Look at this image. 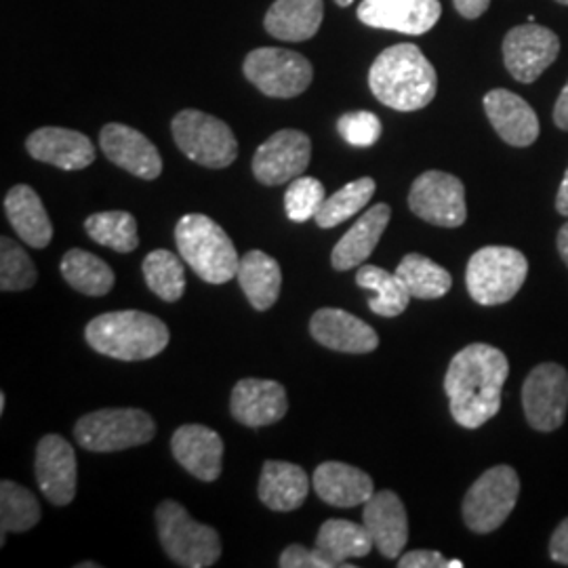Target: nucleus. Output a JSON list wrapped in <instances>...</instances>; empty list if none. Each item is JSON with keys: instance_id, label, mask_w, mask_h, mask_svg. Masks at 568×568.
Instances as JSON below:
<instances>
[{"instance_id": "nucleus-15", "label": "nucleus", "mask_w": 568, "mask_h": 568, "mask_svg": "<svg viewBox=\"0 0 568 568\" xmlns=\"http://www.w3.org/2000/svg\"><path fill=\"white\" fill-rule=\"evenodd\" d=\"M440 16V0H363L358 4V20L365 26L410 37L429 32Z\"/></svg>"}, {"instance_id": "nucleus-42", "label": "nucleus", "mask_w": 568, "mask_h": 568, "mask_svg": "<svg viewBox=\"0 0 568 568\" xmlns=\"http://www.w3.org/2000/svg\"><path fill=\"white\" fill-rule=\"evenodd\" d=\"M398 567L400 568H447L448 560L438 554V551H432V549H415V551H408L403 554L398 558Z\"/></svg>"}, {"instance_id": "nucleus-35", "label": "nucleus", "mask_w": 568, "mask_h": 568, "mask_svg": "<svg viewBox=\"0 0 568 568\" xmlns=\"http://www.w3.org/2000/svg\"><path fill=\"white\" fill-rule=\"evenodd\" d=\"M143 278L154 295L166 304H175L185 291V270L183 262L166 248H156L143 260Z\"/></svg>"}, {"instance_id": "nucleus-8", "label": "nucleus", "mask_w": 568, "mask_h": 568, "mask_svg": "<svg viewBox=\"0 0 568 568\" xmlns=\"http://www.w3.org/2000/svg\"><path fill=\"white\" fill-rule=\"evenodd\" d=\"M171 131L183 154L206 169H225L239 156L232 129L201 110H182L171 122Z\"/></svg>"}, {"instance_id": "nucleus-11", "label": "nucleus", "mask_w": 568, "mask_h": 568, "mask_svg": "<svg viewBox=\"0 0 568 568\" xmlns=\"http://www.w3.org/2000/svg\"><path fill=\"white\" fill-rule=\"evenodd\" d=\"M408 206L427 224L459 227L467 220L466 187L450 173L426 171L410 185Z\"/></svg>"}, {"instance_id": "nucleus-37", "label": "nucleus", "mask_w": 568, "mask_h": 568, "mask_svg": "<svg viewBox=\"0 0 568 568\" xmlns=\"http://www.w3.org/2000/svg\"><path fill=\"white\" fill-rule=\"evenodd\" d=\"M377 185L371 178H361L356 182L347 183L342 190H337L333 196L326 199L325 204L321 206L318 215L314 217L318 227L328 230L344 224L345 220L354 217L365 209L368 201L373 199Z\"/></svg>"}, {"instance_id": "nucleus-10", "label": "nucleus", "mask_w": 568, "mask_h": 568, "mask_svg": "<svg viewBox=\"0 0 568 568\" xmlns=\"http://www.w3.org/2000/svg\"><path fill=\"white\" fill-rule=\"evenodd\" d=\"M243 72L264 95L276 100L302 95L314 79V68L302 53L278 47L251 51L244 60Z\"/></svg>"}, {"instance_id": "nucleus-24", "label": "nucleus", "mask_w": 568, "mask_h": 568, "mask_svg": "<svg viewBox=\"0 0 568 568\" xmlns=\"http://www.w3.org/2000/svg\"><path fill=\"white\" fill-rule=\"evenodd\" d=\"M312 485L316 495L333 508H356L365 506L375 495L371 476L342 462H326L316 467Z\"/></svg>"}, {"instance_id": "nucleus-26", "label": "nucleus", "mask_w": 568, "mask_h": 568, "mask_svg": "<svg viewBox=\"0 0 568 568\" xmlns=\"http://www.w3.org/2000/svg\"><path fill=\"white\" fill-rule=\"evenodd\" d=\"M4 213L16 234L32 248H44L53 239V224L41 196L30 185H16L4 196Z\"/></svg>"}, {"instance_id": "nucleus-52", "label": "nucleus", "mask_w": 568, "mask_h": 568, "mask_svg": "<svg viewBox=\"0 0 568 568\" xmlns=\"http://www.w3.org/2000/svg\"><path fill=\"white\" fill-rule=\"evenodd\" d=\"M556 2H560V4H567L568 7V0H556Z\"/></svg>"}, {"instance_id": "nucleus-17", "label": "nucleus", "mask_w": 568, "mask_h": 568, "mask_svg": "<svg viewBox=\"0 0 568 568\" xmlns=\"http://www.w3.org/2000/svg\"><path fill=\"white\" fill-rule=\"evenodd\" d=\"M100 145L110 163L121 166L135 178L150 182L163 173L161 152L133 126H126L121 122L105 124L100 133Z\"/></svg>"}, {"instance_id": "nucleus-50", "label": "nucleus", "mask_w": 568, "mask_h": 568, "mask_svg": "<svg viewBox=\"0 0 568 568\" xmlns=\"http://www.w3.org/2000/svg\"><path fill=\"white\" fill-rule=\"evenodd\" d=\"M339 7H349L354 0H335Z\"/></svg>"}, {"instance_id": "nucleus-44", "label": "nucleus", "mask_w": 568, "mask_h": 568, "mask_svg": "<svg viewBox=\"0 0 568 568\" xmlns=\"http://www.w3.org/2000/svg\"><path fill=\"white\" fill-rule=\"evenodd\" d=\"M457 13L466 20H478L483 13H487L490 0H453Z\"/></svg>"}, {"instance_id": "nucleus-22", "label": "nucleus", "mask_w": 568, "mask_h": 568, "mask_svg": "<svg viewBox=\"0 0 568 568\" xmlns=\"http://www.w3.org/2000/svg\"><path fill=\"white\" fill-rule=\"evenodd\" d=\"M26 150L34 161L53 164L61 171H81L95 161V148L87 135L61 126L37 129L28 140Z\"/></svg>"}, {"instance_id": "nucleus-6", "label": "nucleus", "mask_w": 568, "mask_h": 568, "mask_svg": "<svg viewBox=\"0 0 568 568\" xmlns=\"http://www.w3.org/2000/svg\"><path fill=\"white\" fill-rule=\"evenodd\" d=\"M528 260L511 246H483L467 262L469 297L480 305L508 304L527 281Z\"/></svg>"}, {"instance_id": "nucleus-14", "label": "nucleus", "mask_w": 568, "mask_h": 568, "mask_svg": "<svg viewBox=\"0 0 568 568\" xmlns=\"http://www.w3.org/2000/svg\"><path fill=\"white\" fill-rule=\"evenodd\" d=\"M312 161V142L304 131L283 129L265 140L253 156L255 180L264 185H283L302 178Z\"/></svg>"}, {"instance_id": "nucleus-36", "label": "nucleus", "mask_w": 568, "mask_h": 568, "mask_svg": "<svg viewBox=\"0 0 568 568\" xmlns=\"http://www.w3.org/2000/svg\"><path fill=\"white\" fill-rule=\"evenodd\" d=\"M87 234L116 253H133L140 246L138 220L126 211H103L87 217Z\"/></svg>"}, {"instance_id": "nucleus-30", "label": "nucleus", "mask_w": 568, "mask_h": 568, "mask_svg": "<svg viewBox=\"0 0 568 568\" xmlns=\"http://www.w3.org/2000/svg\"><path fill=\"white\" fill-rule=\"evenodd\" d=\"M316 548L325 554L328 560L335 562L337 568H352L345 560L349 558H365L375 548L365 525H356L349 520H326L318 530Z\"/></svg>"}, {"instance_id": "nucleus-23", "label": "nucleus", "mask_w": 568, "mask_h": 568, "mask_svg": "<svg viewBox=\"0 0 568 568\" xmlns=\"http://www.w3.org/2000/svg\"><path fill=\"white\" fill-rule=\"evenodd\" d=\"M485 112L493 129L514 148H527L539 138V119L520 95L508 89H493L485 95Z\"/></svg>"}, {"instance_id": "nucleus-47", "label": "nucleus", "mask_w": 568, "mask_h": 568, "mask_svg": "<svg viewBox=\"0 0 568 568\" xmlns=\"http://www.w3.org/2000/svg\"><path fill=\"white\" fill-rule=\"evenodd\" d=\"M556 244H558V253H560L562 262L568 265V217L567 224L562 225V227H560V232H558Z\"/></svg>"}, {"instance_id": "nucleus-5", "label": "nucleus", "mask_w": 568, "mask_h": 568, "mask_svg": "<svg viewBox=\"0 0 568 568\" xmlns=\"http://www.w3.org/2000/svg\"><path fill=\"white\" fill-rule=\"evenodd\" d=\"M156 528L166 556L180 567H213L222 556L217 530L194 520L178 501H163L156 508Z\"/></svg>"}, {"instance_id": "nucleus-48", "label": "nucleus", "mask_w": 568, "mask_h": 568, "mask_svg": "<svg viewBox=\"0 0 568 568\" xmlns=\"http://www.w3.org/2000/svg\"><path fill=\"white\" fill-rule=\"evenodd\" d=\"M447 568H464V562L462 560H448Z\"/></svg>"}, {"instance_id": "nucleus-49", "label": "nucleus", "mask_w": 568, "mask_h": 568, "mask_svg": "<svg viewBox=\"0 0 568 568\" xmlns=\"http://www.w3.org/2000/svg\"><path fill=\"white\" fill-rule=\"evenodd\" d=\"M4 406H7V396L0 394V413H4Z\"/></svg>"}, {"instance_id": "nucleus-19", "label": "nucleus", "mask_w": 568, "mask_h": 568, "mask_svg": "<svg viewBox=\"0 0 568 568\" xmlns=\"http://www.w3.org/2000/svg\"><path fill=\"white\" fill-rule=\"evenodd\" d=\"M288 410L286 389L272 379H241L230 398L232 417L246 427L274 426Z\"/></svg>"}, {"instance_id": "nucleus-20", "label": "nucleus", "mask_w": 568, "mask_h": 568, "mask_svg": "<svg viewBox=\"0 0 568 568\" xmlns=\"http://www.w3.org/2000/svg\"><path fill=\"white\" fill-rule=\"evenodd\" d=\"M363 525L382 556L389 560L403 556L408 541V518L405 504L394 490H379L366 501Z\"/></svg>"}, {"instance_id": "nucleus-3", "label": "nucleus", "mask_w": 568, "mask_h": 568, "mask_svg": "<svg viewBox=\"0 0 568 568\" xmlns=\"http://www.w3.org/2000/svg\"><path fill=\"white\" fill-rule=\"evenodd\" d=\"M87 344L108 358L135 363L159 356L169 345V328L161 318L140 310L108 312L84 328Z\"/></svg>"}, {"instance_id": "nucleus-29", "label": "nucleus", "mask_w": 568, "mask_h": 568, "mask_svg": "<svg viewBox=\"0 0 568 568\" xmlns=\"http://www.w3.org/2000/svg\"><path fill=\"white\" fill-rule=\"evenodd\" d=\"M241 288L255 310L265 312L278 302L283 272L281 265L264 251H248L241 257L239 274H236Z\"/></svg>"}, {"instance_id": "nucleus-1", "label": "nucleus", "mask_w": 568, "mask_h": 568, "mask_svg": "<svg viewBox=\"0 0 568 568\" xmlns=\"http://www.w3.org/2000/svg\"><path fill=\"white\" fill-rule=\"evenodd\" d=\"M508 375V356L495 345L471 344L457 352L445 375L453 419L467 429L485 426L501 408Z\"/></svg>"}, {"instance_id": "nucleus-18", "label": "nucleus", "mask_w": 568, "mask_h": 568, "mask_svg": "<svg viewBox=\"0 0 568 568\" xmlns=\"http://www.w3.org/2000/svg\"><path fill=\"white\" fill-rule=\"evenodd\" d=\"M171 450L178 464L203 483H215L224 466V440L222 436L201 424L178 427L171 438Z\"/></svg>"}, {"instance_id": "nucleus-7", "label": "nucleus", "mask_w": 568, "mask_h": 568, "mask_svg": "<svg viewBox=\"0 0 568 568\" xmlns=\"http://www.w3.org/2000/svg\"><path fill=\"white\" fill-rule=\"evenodd\" d=\"M74 436L84 450L116 453L148 445L156 436V424L142 408H102L81 417Z\"/></svg>"}, {"instance_id": "nucleus-51", "label": "nucleus", "mask_w": 568, "mask_h": 568, "mask_svg": "<svg viewBox=\"0 0 568 568\" xmlns=\"http://www.w3.org/2000/svg\"><path fill=\"white\" fill-rule=\"evenodd\" d=\"M79 567H81V568H91V567L98 568V567H100V565H95V562H84V565H79Z\"/></svg>"}, {"instance_id": "nucleus-34", "label": "nucleus", "mask_w": 568, "mask_h": 568, "mask_svg": "<svg viewBox=\"0 0 568 568\" xmlns=\"http://www.w3.org/2000/svg\"><path fill=\"white\" fill-rule=\"evenodd\" d=\"M42 509L39 499L13 480H2L0 485V527L2 544L7 532H26L41 523Z\"/></svg>"}, {"instance_id": "nucleus-4", "label": "nucleus", "mask_w": 568, "mask_h": 568, "mask_svg": "<svg viewBox=\"0 0 568 568\" xmlns=\"http://www.w3.org/2000/svg\"><path fill=\"white\" fill-rule=\"evenodd\" d=\"M183 262L209 284H225L239 274L241 257L224 227L201 213L183 215L175 227Z\"/></svg>"}, {"instance_id": "nucleus-45", "label": "nucleus", "mask_w": 568, "mask_h": 568, "mask_svg": "<svg viewBox=\"0 0 568 568\" xmlns=\"http://www.w3.org/2000/svg\"><path fill=\"white\" fill-rule=\"evenodd\" d=\"M554 122L558 129L568 131V82L558 95V102L554 105Z\"/></svg>"}, {"instance_id": "nucleus-41", "label": "nucleus", "mask_w": 568, "mask_h": 568, "mask_svg": "<svg viewBox=\"0 0 568 568\" xmlns=\"http://www.w3.org/2000/svg\"><path fill=\"white\" fill-rule=\"evenodd\" d=\"M278 565L283 568H337L321 549H307L297 544L284 549Z\"/></svg>"}, {"instance_id": "nucleus-32", "label": "nucleus", "mask_w": 568, "mask_h": 568, "mask_svg": "<svg viewBox=\"0 0 568 568\" xmlns=\"http://www.w3.org/2000/svg\"><path fill=\"white\" fill-rule=\"evenodd\" d=\"M61 276L74 291L89 297H103L114 286L112 267L98 255L82 248H72L63 255Z\"/></svg>"}, {"instance_id": "nucleus-28", "label": "nucleus", "mask_w": 568, "mask_h": 568, "mask_svg": "<svg viewBox=\"0 0 568 568\" xmlns=\"http://www.w3.org/2000/svg\"><path fill=\"white\" fill-rule=\"evenodd\" d=\"M310 493V476L304 467L288 462H265L260 478V499L274 511H293L304 506Z\"/></svg>"}, {"instance_id": "nucleus-38", "label": "nucleus", "mask_w": 568, "mask_h": 568, "mask_svg": "<svg viewBox=\"0 0 568 568\" xmlns=\"http://www.w3.org/2000/svg\"><path fill=\"white\" fill-rule=\"evenodd\" d=\"M37 278H39L37 265L32 264L23 246L2 236L0 239V288L4 293L26 291L37 284Z\"/></svg>"}, {"instance_id": "nucleus-43", "label": "nucleus", "mask_w": 568, "mask_h": 568, "mask_svg": "<svg viewBox=\"0 0 568 568\" xmlns=\"http://www.w3.org/2000/svg\"><path fill=\"white\" fill-rule=\"evenodd\" d=\"M549 556L554 562L568 567V518L554 530L549 539Z\"/></svg>"}, {"instance_id": "nucleus-13", "label": "nucleus", "mask_w": 568, "mask_h": 568, "mask_svg": "<svg viewBox=\"0 0 568 568\" xmlns=\"http://www.w3.org/2000/svg\"><path fill=\"white\" fill-rule=\"evenodd\" d=\"M560 53V39L544 26L528 21L511 28L504 39V61L518 82L537 81Z\"/></svg>"}, {"instance_id": "nucleus-9", "label": "nucleus", "mask_w": 568, "mask_h": 568, "mask_svg": "<svg viewBox=\"0 0 568 568\" xmlns=\"http://www.w3.org/2000/svg\"><path fill=\"white\" fill-rule=\"evenodd\" d=\"M520 478L509 466L487 469L466 493L464 523L469 530L487 535L508 520L518 504Z\"/></svg>"}, {"instance_id": "nucleus-21", "label": "nucleus", "mask_w": 568, "mask_h": 568, "mask_svg": "<svg viewBox=\"0 0 568 568\" xmlns=\"http://www.w3.org/2000/svg\"><path fill=\"white\" fill-rule=\"evenodd\" d=\"M310 333L318 344L344 354H368L379 345L373 326L337 307L318 310L310 321Z\"/></svg>"}, {"instance_id": "nucleus-33", "label": "nucleus", "mask_w": 568, "mask_h": 568, "mask_svg": "<svg viewBox=\"0 0 568 568\" xmlns=\"http://www.w3.org/2000/svg\"><path fill=\"white\" fill-rule=\"evenodd\" d=\"M396 274L405 283L410 297L417 300H440L453 286L448 270L419 253L403 257V262L396 267Z\"/></svg>"}, {"instance_id": "nucleus-25", "label": "nucleus", "mask_w": 568, "mask_h": 568, "mask_svg": "<svg viewBox=\"0 0 568 568\" xmlns=\"http://www.w3.org/2000/svg\"><path fill=\"white\" fill-rule=\"evenodd\" d=\"M389 220H392L389 204H375L365 211L363 217L345 232L339 243L335 244L331 253L333 267L337 272H347L352 267L365 264L382 241Z\"/></svg>"}, {"instance_id": "nucleus-2", "label": "nucleus", "mask_w": 568, "mask_h": 568, "mask_svg": "<svg viewBox=\"0 0 568 568\" xmlns=\"http://www.w3.org/2000/svg\"><path fill=\"white\" fill-rule=\"evenodd\" d=\"M368 87L387 108L415 112L436 98L438 77L419 47L403 42L382 51L373 61Z\"/></svg>"}, {"instance_id": "nucleus-16", "label": "nucleus", "mask_w": 568, "mask_h": 568, "mask_svg": "<svg viewBox=\"0 0 568 568\" xmlns=\"http://www.w3.org/2000/svg\"><path fill=\"white\" fill-rule=\"evenodd\" d=\"M37 483L42 495L58 508L72 504L77 495L79 464L72 445L58 434L41 438L37 447Z\"/></svg>"}, {"instance_id": "nucleus-46", "label": "nucleus", "mask_w": 568, "mask_h": 568, "mask_svg": "<svg viewBox=\"0 0 568 568\" xmlns=\"http://www.w3.org/2000/svg\"><path fill=\"white\" fill-rule=\"evenodd\" d=\"M556 211H558L562 217H568V169L567 173H565V178H562V183H560L558 196H556Z\"/></svg>"}, {"instance_id": "nucleus-27", "label": "nucleus", "mask_w": 568, "mask_h": 568, "mask_svg": "<svg viewBox=\"0 0 568 568\" xmlns=\"http://www.w3.org/2000/svg\"><path fill=\"white\" fill-rule=\"evenodd\" d=\"M323 18V0H276L265 13L264 26L278 41L302 42L318 32Z\"/></svg>"}, {"instance_id": "nucleus-12", "label": "nucleus", "mask_w": 568, "mask_h": 568, "mask_svg": "<svg viewBox=\"0 0 568 568\" xmlns=\"http://www.w3.org/2000/svg\"><path fill=\"white\" fill-rule=\"evenodd\" d=\"M528 426L554 432L565 424L568 410V373L565 366L544 363L528 373L523 386Z\"/></svg>"}, {"instance_id": "nucleus-31", "label": "nucleus", "mask_w": 568, "mask_h": 568, "mask_svg": "<svg viewBox=\"0 0 568 568\" xmlns=\"http://www.w3.org/2000/svg\"><path fill=\"white\" fill-rule=\"evenodd\" d=\"M356 284L373 293V297L368 300V307L371 312L384 318L400 316L410 302V293L400 281V276L396 272L389 274L379 265H361L356 274Z\"/></svg>"}, {"instance_id": "nucleus-40", "label": "nucleus", "mask_w": 568, "mask_h": 568, "mask_svg": "<svg viewBox=\"0 0 568 568\" xmlns=\"http://www.w3.org/2000/svg\"><path fill=\"white\" fill-rule=\"evenodd\" d=\"M337 131L349 145L371 148L382 138V121L373 112H366V110L347 112L337 122Z\"/></svg>"}, {"instance_id": "nucleus-39", "label": "nucleus", "mask_w": 568, "mask_h": 568, "mask_svg": "<svg viewBox=\"0 0 568 568\" xmlns=\"http://www.w3.org/2000/svg\"><path fill=\"white\" fill-rule=\"evenodd\" d=\"M325 201V185L316 178L302 175V178L293 180L288 190L284 192V213L291 222L305 224L318 215Z\"/></svg>"}]
</instances>
